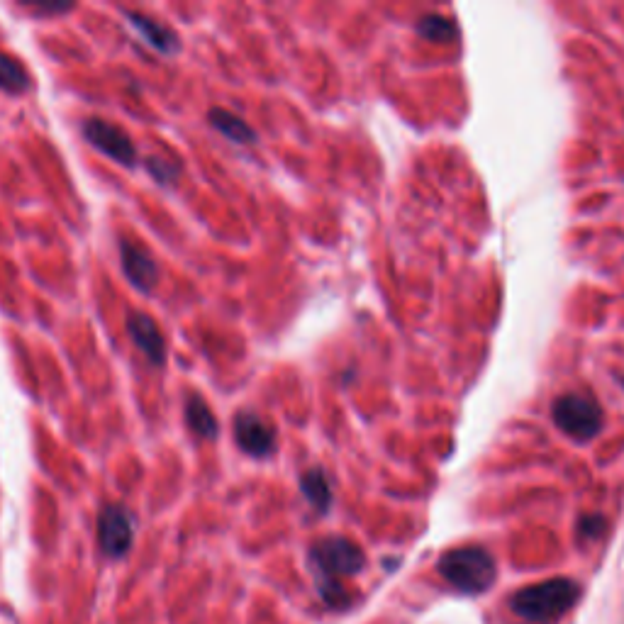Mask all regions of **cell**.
Returning <instances> with one entry per match:
<instances>
[{"label":"cell","mask_w":624,"mask_h":624,"mask_svg":"<svg viewBox=\"0 0 624 624\" xmlns=\"http://www.w3.org/2000/svg\"><path fill=\"white\" fill-rule=\"evenodd\" d=\"M578 600V585L568 578H551L527 585V588L512 593L510 607L517 617L534 624L556 622L561 615H566Z\"/></svg>","instance_id":"6da1fadb"},{"label":"cell","mask_w":624,"mask_h":624,"mask_svg":"<svg viewBox=\"0 0 624 624\" xmlns=\"http://www.w3.org/2000/svg\"><path fill=\"white\" fill-rule=\"evenodd\" d=\"M439 573L449 585L468 595L488 590L498 576V566L483 546H459L439 559Z\"/></svg>","instance_id":"7a4b0ae2"},{"label":"cell","mask_w":624,"mask_h":624,"mask_svg":"<svg viewBox=\"0 0 624 624\" xmlns=\"http://www.w3.org/2000/svg\"><path fill=\"white\" fill-rule=\"evenodd\" d=\"M551 417H554L556 427L571 439H576V442H588V439L598 437L605 422L603 408H600L598 400L583 393L561 395L551 405Z\"/></svg>","instance_id":"3957f363"},{"label":"cell","mask_w":624,"mask_h":624,"mask_svg":"<svg viewBox=\"0 0 624 624\" xmlns=\"http://www.w3.org/2000/svg\"><path fill=\"white\" fill-rule=\"evenodd\" d=\"M310 561L320 573V583H339V578L356 576L366 566L359 544L347 537H325L312 544Z\"/></svg>","instance_id":"277c9868"},{"label":"cell","mask_w":624,"mask_h":624,"mask_svg":"<svg viewBox=\"0 0 624 624\" xmlns=\"http://www.w3.org/2000/svg\"><path fill=\"white\" fill-rule=\"evenodd\" d=\"M83 137H86V142L91 147H96L98 152H103L108 159L117 161V164H137V147L120 127L110 125V122L100 120V117H91V120L83 122Z\"/></svg>","instance_id":"5b68a950"},{"label":"cell","mask_w":624,"mask_h":624,"mask_svg":"<svg viewBox=\"0 0 624 624\" xmlns=\"http://www.w3.org/2000/svg\"><path fill=\"white\" fill-rule=\"evenodd\" d=\"M132 537H135V529H132V517L125 507L108 505L100 510L98 544L103 554L113 556V559L125 556L132 546Z\"/></svg>","instance_id":"8992f818"},{"label":"cell","mask_w":624,"mask_h":624,"mask_svg":"<svg viewBox=\"0 0 624 624\" xmlns=\"http://www.w3.org/2000/svg\"><path fill=\"white\" fill-rule=\"evenodd\" d=\"M234 439H237L239 449L244 454L256 456V459H264L276 447V432H273V427L264 417L249 410H242L234 417Z\"/></svg>","instance_id":"52a82bcc"},{"label":"cell","mask_w":624,"mask_h":624,"mask_svg":"<svg viewBox=\"0 0 624 624\" xmlns=\"http://www.w3.org/2000/svg\"><path fill=\"white\" fill-rule=\"evenodd\" d=\"M120 259H122V271H125L127 281L142 293H152L156 281H159V269H156V261L144 252L142 247L130 239H122L120 242Z\"/></svg>","instance_id":"ba28073f"},{"label":"cell","mask_w":624,"mask_h":624,"mask_svg":"<svg viewBox=\"0 0 624 624\" xmlns=\"http://www.w3.org/2000/svg\"><path fill=\"white\" fill-rule=\"evenodd\" d=\"M127 332H130L132 342L149 359V364L161 366L166 361V342L156 322L144 312H132L127 317Z\"/></svg>","instance_id":"9c48e42d"},{"label":"cell","mask_w":624,"mask_h":624,"mask_svg":"<svg viewBox=\"0 0 624 624\" xmlns=\"http://www.w3.org/2000/svg\"><path fill=\"white\" fill-rule=\"evenodd\" d=\"M127 20L135 30L142 35L144 42L149 47H154L156 52L164 54V57H174V54L181 49V42H178V35L171 27H166L164 22L147 18V15H139V13H127Z\"/></svg>","instance_id":"30bf717a"},{"label":"cell","mask_w":624,"mask_h":624,"mask_svg":"<svg viewBox=\"0 0 624 624\" xmlns=\"http://www.w3.org/2000/svg\"><path fill=\"white\" fill-rule=\"evenodd\" d=\"M208 117H210V125H213L217 132H222L227 139H232V142H237V144L256 142V132L252 130V127H249L239 115L230 113V110L213 108L208 113Z\"/></svg>","instance_id":"8fae6325"},{"label":"cell","mask_w":624,"mask_h":624,"mask_svg":"<svg viewBox=\"0 0 624 624\" xmlns=\"http://www.w3.org/2000/svg\"><path fill=\"white\" fill-rule=\"evenodd\" d=\"M186 422L191 432L200 439H215L217 437V420L213 410L208 408L200 395H191L186 403Z\"/></svg>","instance_id":"7c38bea8"},{"label":"cell","mask_w":624,"mask_h":624,"mask_svg":"<svg viewBox=\"0 0 624 624\" xmlns=\"http://www.w3.org/2000/svg\"><path fill=\"white\" fill-rule=\"evenodd\" d=\"M300 490H303V495L308 498V503L315 507V510L325 512L332 503L330 481H327V476L320 468H310V471L303 473V478H300Z\"/></svg>","instance_id":"4fadbf2b"},{"label":"cell","mask_w":624,"mask_h":624,"mask_svg":"<svg viewBox=\"0 0 624 624\" xmlns=\"http://www.w3.org/2000/svg\"><path fill=\"white\" fill-rule=\"evenodd\" d=\"M30 88V74L18 59L0 54V91L10 93V96H20Z\"/></svg>","instance_id":"5bb4252c"},{"label":"cell","mask_w":624,"mask_h":624,"mask_svg":"<svg viewBox=\"0 0 624 624\" xmlns=\"http://www.w3.org/2000/svg\"><path fill=\"white\" fill-rule=\"evenodd\" d=\"M417 32L429 42H454L456 39V25L442 15H425L417 22Z\"/></svg>","instance_id":"9a60e30c"},{"label":"cell","mask_w":624,"mask_h":624,"mask_svg":"<svg viewBox=\"0 0 624 624\" xmlns=\"http://www.w3.org/2000/svg\"><path fill=\"white\" fill-rule=\"evenodd\" d=\"M147 169H149V174H152L159 183H164V186H169L171 181H176V174H178V166L174 164V161L164 159V156H149Z\"/></svg>","instance_id":"2e32d148"},{"label":"cell","mask_w":624,"mask_h":624,"mask_svg":"<svg viewBox=\"0 0 624 624\" xmlns=\"http://www.w3.org/2000/svg\"><path fill=\"white\" fill-rule=\"evenodd\" d=\"M605 529V520L600 515H585L581 522H578V534H581V537L585 539H593V537H598L600 532H603Z\"/></svg>","instance_id":"e0dca14e"}]
</instances>
